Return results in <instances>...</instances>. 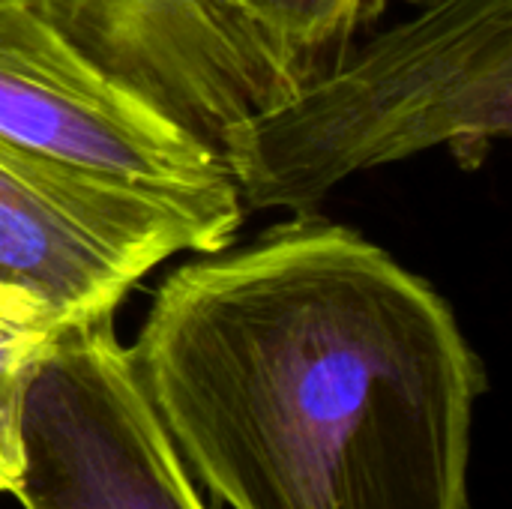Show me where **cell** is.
Returning a JSON list of instances; mask_svg holds the SVG:
<instances>
[{"mask_svg":"<svg viewBox=\"0 0 512 509\" xmlns=\"http://www.w3.org/2000/svg\"><path fill=\"white\" fill-rule=\"evenodd\" d=\"M126 351L228 509H471L480 357L450 303L354 228L297 216L174 270Z\"/></svg>","mask_w":512,"mask_h":509,"instance_id":"1","label":"cell"},{"mask_svg":"<svg viewBox=\"0 0 512 509\" xmlns=\"http://www.w3.org/2000/svg\"><path fill=\"white\" fill-rule=\"evenodd\" d=\"M512 129V0H438L237 123L219 156L252 210L309 216L339 183L447 147L480 168Z\"/></svg>","mask_w":512,"mask_h":509,"instance_id":"2","label":"cell"},{"mask_svg":"<svg viewBox=\"0 0 512 509\" xmlns=\"http://www.w3.org/2000/svg\"><path fill=\"white\" fill-rule=\"evenodd\" d=\"M0 144L171 207L195 228L204 255L228 249L243 222L222 156L27 0H0Z\"/></svg>","mask_w":512,"mask_h":509,"instance_id":"3","label":"cell"},{"mask_svg":"<svg viewBox=\"0 0 512 509\" xmlns=\"http://www.w3.org/2000/svg\"><path fill=\"white\" fill-rule=\"evenodd\" d=\"M24 509H207L150 408L114 315L63 324L21 399Z\"/></svg>","mask_w":512,"mask_h":509,"instance_id":"4","label":"cell"},{"mask_svg":"<svg viewBox=\"0 0 512 509\" xmlns=\"http://www.w3.org/2000/svg\"><path fill=\"white\" fill-rule=\"evenodd\" d=\"M105 72L216 153L306 75L276 42L264 0H27Z\"/></svg>","mask_w":512,"mask_h":509,"instance_id":"5","label":"cell"},{"mask_svg":"<svg viewBox=\"0 0 512 509\" xmlns=\"http://www.w3.org/2000/svg\"><path fill=\"white\" fill-rule=\"evenodd\" d=\"M201 252L171 207L75 177L0 144V285L63 324L114 315L162 261Z\"/></svg>","mask_w":512,"mask_h":509,"instance_id":"6","label":"cell"},{"mask_svg":"<svg viewBox=\"0 0 512 509\" xmlns=\"http://www.w3.org/2000/svg\"><path fill=\"white\" fill-rule=\"evenodd\" d=\"M63 321L39 300L0 285V495H12L21 471V399L27 375Z\"/></svg>","mask_w":512,"mask_h":509,"instance_id":"7","label":"cell"},{"mask_svg":"<svg viewBox=\"0 0 512 509\" xmlns=\"http://www.w3.org/2000/svg\"><path fill=\"white\" fill-rule=\"evenodd\" d=\"M369 6L372 0H264V18L282 51L309 78L327 51L351 39Z\"/></svg>","mask_w":512,"mask_h":509,"instance_id":"8","label":"cell"},{"mask_svg":"<svg viewBox=\"0 0 512 509\" xmlns=\"http://www.w3.org/2000/svg\"><path fill=\"white\" fill-rule=\"evenodd\" d=\"M408 3L420 9V6H432V3H438V0H408Z\"/></svg>","mask_w":512,"mask_h":509,"instance_id":"9","label":"cell"}]
</instances>
